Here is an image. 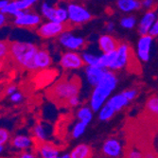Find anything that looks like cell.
Listing matches in <instances>:
<instances>
[{"instance_id": "obj_1", "label": "cell", "mask_w": 158, "mask_h": 158, "mask_svg": "<svg viewBox=\"0 0 158 158\" xmlns=\"http://www.w3.org/2000/svg\"><path fill=\"white\" fill-rule=\"evenodd\" d=\"M81 86V81L77 76L64 77L51 86L48 96L57 104H66L69 98L79 95Z\"/></svg>"}, {"instance_id": "obj_2", "label": "cell", "mask_w": 158, "mask_h": 158, "mask_svg": "<svg viewBox=\"0 0 158 158\" xmlns=\"http://www.w3.org/2000/svg\"><path fill=\"white\" fill-rule=\"evenodd\" d=\"M118 80L113 71L107 70L100 82L94 87L90 96L89 104L93 112H98L111 98V94L117 88Z\"/></svg>"}, {"instance_id": "obj_3", "label": "cell", "mask_w": 158, "mask_h": 158, "mask_svg": "<svg viewBox=\"0 0 158 158\" xmlns=\"http://www.w3.org/2000/svg\"><path fill=\"white\" fill-rule=\"evenodd\" d=\"M39 48L32 43L14 41L10 43V56L19 66L30 71H35L34 58Z\"/></svg>"}, {"instance_id": "obj_4", "label": "cell", "mask_w": 158, "mask_h": 158, "mask_svg": "<svg viewBox=\"0 0 158 158\" xmlns=\"http://www.w3.org/2000/svg\"><path fill=\"white\" fill-rule=\"evenodd\" d=\"M68 21L74 25H81L88 22L92 18L91 12L84 6L78 3H68L67 4Z\"/></svg>"}, {"instance_id": "obj_5", "label": "cell", "mask_w": 158, "mask_h": 158, "mask_svg": "<svg viewBox=\"0 0 158 158\" xmlns=\"http://www.w3.org/2000/svg\"><path fill=\"white\" fill-rule=\"evenodd\" d=\"M132 50L127 44H120L116 50V55L113 62V64L110 68V71L120 70L127 67L131 61Z\"/></svg>"}, {"instance_id": "obj_6", "label": "cell", "mask_w": 158, "mask_h": 158, "mask_svg": "<svg viewBox=\"0 0 158 158\" xmlns=\"http://www.w3.org/2000/svg\"><path fill=\"white\" fill-rule=\"evenodd\" d=\"M42 22L40 14L33 11H18L14 16V25L22 27H35Z\"/></svg>"}, {"instance_id": "obj_7", "label": "cell", "mask_w": 158, "mask_h": 158, "mask_svg": "<svg viewBox=\"0 0 158 158\" xmlns=\"http://www.w3.org/2000/svg\"><path fill=\"white\" fill-rule=\"evenodd\" d=\"M66 25L56 23V22H46L43 23L38 27L37 33L45 39L54 38L57 36H60L63 32L65 31Z\"/></svg>"}, {"instance_id": "obj_8", "label": "cell", "mask_w": 158, "mask_h": 158, "mask_svg": "<svg viewBox=\"0 0 158 158\" xmlns=\"http://www.w3.org/2000/svg\"><path fill=\"white\" fill-rule=\"evenodd\" d=\"M59 43L61 46L70 51L81 49L85 45V41L82 37L75 35L69 31H64L59 36Z\"/></svg>"}, {"instance_id": "obj_9", "label": "cell", "mask_w": 158, "mask_h": 158, "mask_svg": "<svg viewBox=\"0 0 158 158\" xmlns=\"http://www.w3.org/2000/svg\"><path fill=\"white\" fill-rule=\"evenodd\" d=\"M60 64L64 69L76 70L81 68L84 63L82 61L81 55L79 53L75 51H66L61 57Z\"/></svg>"}, {"instance_id": "obj_10", "label": "cell", "mask_w": 158, "mask_h": 158, "mask_svg": "<svg viewBox=\"0 0 158 158\" xmlns=\"http://www.w3.org/2000/svg\"><path fill=\"white\" fill-rule=\"evenodd\" d=\"M153 38L149 34L140 36L136 45V55L137 58L142 62H148L151 58V49L152 46Z\"/></svg>"}, {"instance_id": "obj_11", "label": "cell", "mask_w": 158, "mask_h": 158, "mask_svg": "<svg viewBox=\"0 0 158 158\" xmlns=\"http://www.w3.org/2000/svg\"><path fill=\"white\" fill-rule=\"evenodd\" d=\"M102 152L107 157L118 158L122 153V145L118 139L111 137L103 142Z\"/></svg>"}, {"instance_id": "obj_12", "label": "cell", "mask_w": 158, "mask_h": 158, "mask_svg": "<svg viewBox=\"0 0 158 158\" xmlns=\"http://www.w3.org/2000/svg\"><path fill=\"white\" fill-rule=\"evenodd\" d=\"M157 13L154 10H147L143 16L141 17L139 24H138V33L141 36L149 35L151 28L152 27L153 24L157 20Z\"/></svg>"}, {"instance_id": "obj_13", "label": "cell", "mask_w": 158, "mask_h": 158, "mask_svg": "<svg viewBox=\"0 0 158 158\" xmlns=\"http://www.w3.org/2000/svg\"><path fill=\"white\" fill-rule=\"evenodd\" d=\"M98 48L102 52V54L116 51L119 46L118 42L116 40V38L110 34L100 35L98 40Z\"/></svg>"}, {"instance_id": "obj_14", "label": "cell", "mask_w": 158, "mask_h": 158, "mask_svg": "<svg viewBox=\"0 0 158 158\" xmlns=\"http://www.w3.org/2000/svg\"><path fill=\"white\" fill-rule=\"evenodd\" d=\"M106 69L99 66H86L85 67V77L88 83L94 87L100 82L106 73Z\"/></svg>"}, {"instance_id": "obj_15", "label": "cell", "mask_w": 158, "mask_h": 158, "mask_svg": "<svg viewBox=\"0 0 158 158\" xmlns=\"http://www.w3.org/2000/svg\"><path fill=\"white\" fill-rule=\"evenodd\" d=\"M37 151L41 158H59L60 151L49 142H36Z\"/></svg>"}, {"instance_id": "obj_16", "label": "cell", "mask_w": 158, "mask_h": 158, "mask_svg": "<svg viewBox=\"0 0 158 158\" xmlns=\"http://www.w3.org/2000/svg\"><path fill=\"white\" fill-rule=\"evenodd\" d=\"M52 64V59L49 52L46 49H40L35 55L34 66L35 70H45L48 68Z\"/></svg>"}, {"instance_id": "obj_17", "label": "cell", "mask_w": 158, "mask_h": 158, "mask_svg": "<svg viewBox=\"0 0 158 158\" xmlns=\"http://www.w3.org/2000/svg\"><path fill=\"white\" fill-rule=\"evenodd\" d=\"M129 100L128 98L124 96V94L118 93L117 95H114L113 97H111L105 104H107L114 113H117L120 110H122L123 108H125L126 106H128L129 104Z\"/></svg>"}, {"instance_id": "obj_18", "label": "cell", "mask_w": 158, "mask_h": 158, "mask_svg": "<svg viewBox=\"0 0 158 158\" xmlns=\"http://www.w3.org/2000/svg\"><path fill=\"white\" fill-rule=\"evenodd\" d=\"M10 144L13 148H15L19 151H27L33 145V139L31 136L26 135H17L11 138Z\"/></svg>"}, {"instance_id": "obj_19", "label": "cell", "mask_w": 158, "mask_h": 158, "mask_svg": "<svg viewBox=\"0 0 158 158\" xmlns=\"http://www.w3.org/2000/svg\"><path fill=\"white\" fill-rule=\"evenodd\" d=\"M71 158H92V149L87 144H79L70 152Z\"/></svg>"}, {"instance_id": "obj_20", "label": "cell", "mask_w": 158, "mask_h": 158, "mask_svg": "<svg viewBox=\"0 0 158 158\" xmlns=\"http://www.w3.org/2000/svg\"><path fill=\"white\" fill-rule=\"evenodd\" d=\"M117 6L123 12H132L142 8L141 2L138 0H118Z\"/></svg>"}, {"instance_id": "obj_21", "label": "cell", "mask_w": 158, "mask_h": 158, "mask_svg": "<svg viewBox=\"0 0 158 158\" xmlns=\"http://www.w3.org/2000/svg\"><path fill=\"white\" fill-rule=\"evenodd\" d=\"M93 114L94 112L90 108V106H81L77 111V118L79 121H81L86 125H88L93 119Z\"/></svg>"}, {"instance_id": "obj_22", "label": "cell", "mask_w": 158, "mask_h": 158, "mask_svg": "<svg viewBox=\"0 0 158 158\" xmlns=\"http://www.w3.org/2000/svg\"><path fill=\"white\" fill-rule=\"evenodd\" d=\"M32 135L37 142H46V139L48 138V131L45 127L41 123H37L34 125L32 129Z\"/></svg>"}, {"instance_id": "obj_23", "label": "cell", "mask_w": 158, "mask_h": 158, "mask_svg": "<svg viewBox=\"0 0 158 158\" xmlns=\"http://www.w3.org/2000/svg\"><path fill=\"white\" fill-rule=\"evenodd\" d=\"M55 10H56V6H54L52 3H48V2L42 3V6H41L42 15L50 22H54Z\"/></svg>"}, {"instance_id": "obj_24", "label": "cell", "mask_w": 158, "mask_h": 158, "mask_svg": "<svg viewBox=\"0 0 158 158\" xmlns=\"http://www.w3.org/2000/svg\"><path fill=\"white\" fill-rule=\"evenodd\" d=\"M99 57L100 55H96L90 52H83L81 55L84 64L87 66H98L99 65Z\"/></svg>"}, {"instance_id": "obj_25", "label": "cell", "mask_w": 158, "mask_h": 158, "mask_svg": "<svg viewBox=\"0 0 158 158\" xmlns=\"http://www.w3.org/2000/svg\"><path fill=\"white\" fill-rule=\"evenodd\" d=\"M146 109L152 116L158 117V96H152L148 98Z\"/></svg>"}, {"instance_id": "obj_26", "label": "cell", "mask_w": 158, "mask_h": 158, "mask_svg": "<svg viewBox=\"0 0 158 158\" xmlns=\"http://www.w3.org/2000/svg\"><path fill=\"white\" fill-rule=\"evenodd\" d=\"M86 128H87V125L85 123L81 122V121H78L75 123L74 127L72 128V132H71V135H72V137L77 139L80 138L86 131Z\"/></svg>"}, {"instance_id": "obj_27", "label": "cell", "mask_w": 158, "mask_h": 158, "mask_svg": "<svg viewBox=\"0 0 158 158\" xmlns=\"http://www.w3.org/2000/svg\"><path fill=\"white\" fill-rule=\"evenodd\" d=\"M36 3L35 0H15L14 4L20 11H27Z\"/></svg>"}, {"instance_id": "obj_28", "label": "cell", "mask_w": 158, "mask_h": 158, "mask_svg": "<svg viewBox=\"0 0 158 158\" xmlns=\"http://www.w3.org/2000/svg\"><path fill=\"white\" fill-rule=\"evenodd\" d=\"M120 26L126 30H132L133 27H135V26L136 25V19L135 17L132 16V15H128L125 16L123 18L120 19Z\"/></svg>"}, {"instance_id": "obj_29", "label": "cell", "mask_w": 158, "mask_h": 158, "mask_svg": "<svg viewBox=\"0 0 158 158\" xmlns=\"http://www.w3.org/2000/svg\"><path fill=\"white\" fill-rule=\"evenodd\" d=\"M10 43L0 40V60L4 59L8 55H10Z\"/></svg>"}, {"instance_id": "obj_30", "label": "cell", "mask_w": 158, "mask_h": 158, "mask_svg": "<svg viewBox=\"0 0 158 158\" xmlns=\"http://www.w3.org/2000/svg\"><path fill=\"white\" fill-rule=\"evenodd\" d=\"M20 11L18 10V9L16 8L15 4H14V1H10V3L3 9L0 10V12L3 13V14H10V15H13V16H15V14Z\"/></svg>"}, {"instance_id": "obj_31", "label": "cell", "mask_w": 158, "mask_h": 158, "mask_svg": "<svg viewBox=\"0 0 158 158\" xmlns=\"http://www.w3.org/2000/svg\"><path fill=\"white\" fill-rule=\"evenodd\" d=\"M10 139V134L5 128H0V146H4Z\"/></svg>"}, {"instance_id": "obj_32", "label": "cell", "mask_w": 158, "mask_h": 158, "mask_svg": "<svg viewBox=\"0 0 158 158\" xmlns=\"http://www.w3.org/2000/svg\"><path fill=\"white\" fill-rule=\"evenodd\" d=\"M124 94V96L128 98L129 102H132V100H134L137 95H138V92L136 89H129V90H125L122 92Z\"/></svg>"}, {"instance_id": "obj_33", "label": "cell", "mask_w": 158, "mask_h": 158, "mask_svg": "<svg viewBox=\"0 0 158 158\" xmlns=\"http://www.w3.org/2000/svg\"><path fill=\"white\" fill-rule=\"evenodd\" d=\"M127 158H143V154L137 149H131L127 152Z\"/></svg>"}, {"instance_id": "obj_34", "label": "cell", "mask_w": 158, "mask_h": 158, "mask_svg": "<svg viewBox=\"0 0 158 158\" xmlns=\"http://www.w3.org/2000/svg\"><path fill=\"white\" fill-rule=\"evenodd\" d=\"M81 103V99H80V97L79 96H75V97H72L71 98H69L66 102V105L69 106V107H77L79 106Z\"/></svg>"}, {"instance_id": "obj_35", "label": "cell", "mask_w": 158, "mask_h": 158, "mask_svg": "<svg viewBox=\"0 0 158 158\" xmlns=\"http://www.w3.org/2000/svg\"><path fill=\"white\" fill-rule=\"evenodd\" d=\"M154 4L155 2L152 0H143V1H141V6L147 10H152L154 7Z\"/></svg>"}, {"instance_id": "obj_36", "label": "cell", "mask_w": 158, "mask_h": 158, "mask_svg": "<svg viewBox=\"0 0 158 158\" xmlns=\"http://www.w3.org/2000/svg\"><path fill=\"white\" fill-rule=\"evenodd\" d=\"M18 158H37V156L33 152L25 151V152H22L18 155Z\"/></svg>"}, {"instance_id": "obj_37", "label": "cell", "mask_w": 158, "mask_h": 158, "mask_svg": "<svg viewBox=\"0 0 158 158\" xmlns=\"http://www.w3.org/2000/svg\"><path fill=\"white\" fill-rule=\"evenodd\" d=\"M22 99H23V95L19 92H15L13 95L10 96V100L12 102L17 103V102H20Z\"/></svg>"}, {"instance_id": "obj_38", "label": "cell", "mask_w": 158, "mask_h": 158, "mask_svg": "<svg viewBox=\"0 0 158 158\" xmlns=\"http://www.w3.org/2000/svg\"><path fill=\"white\" fill-rule=\"evenodd\" d=\"M150 35L154 38V37H158V18L155 21V23L153 24L152 27L151 28V31H150Z\"/></svg>"}, {"instance_id": "obj_39", "label": "cell", "mask_w": 158, "mask_h": 158, "mask_svg": "<svg viewBox=\"0 0 158 158\" xmlns=\"http://www.w3.org/2000/svg\"><path fill=\"white\" fill-rule=\"evenodd\" d=\"M15 92H17V87H16L15 85H10V86H9V87L7 88V94L10 95V96L13 95Z\"/></svg>"}, {"instance_id": "obj_40", "label": "cell", "mask_w": 158, "mask_h": 158, "mask_svg": "<svg viewBox=\"0 0 158 158\" xmlns=\"http://www.w3.org/2000/svg\"><path fill=\"white\" fill-rule=\"evenodd\" d=\"M6 22H7V17H6V15H5V14H3V13L0 12V27H3V26L6 24Z\"/></svg>"}, {"instance_id": "obj_41", "label": "cell", "mask_w": 158, "mask_h": 158, "mask_svg": "<svg viewBox=\"0 0 158 158\" xmlns=\"http://www.w3.org/2000/svg\"><path fill=\"white\" fill-rule=\"evenodd\" d=\"M105 27H106V30L108 31H113L114 30V23H113V22H107L106 25H105Z\"/></svg>"}, {"instance_id": "obj_42", "label": "cell", "mask_w": 158, "mask_h": 158, "mask_svg": "<svg viewBox=\"0 0 158 158\" xmlns=\"http://www.w3.org/2000/svg\"><path fill=\"white\" fill-rule=\"evenodd\" d=\"M9 3L10 1H7V0H0V10H3Z\"/></svg>"}, {"instance_id": "obj_43", "label": "cell", "mask_w": 158, "mask_h": 158, "mask_svg": "<svg viewBox=\"0 0 158 158\" xmlns=\"http://www.w3.org/2000/svg\"><path fill=\"white\" fill-rule=\"evenodd\" d=\"M143 158H156V157L152 152H145L144 154H143Z\"/></svg>"}, {"instance_id": "obj_44", "label": "cell", "mask_w": 158, "mask_h": 158, "mask_svg": "<svg viewBox=\"0 0 158 158\" xmlns=\"http://www.w3.org/2000/svg\"><path fill=\"white\" fill-rule=\"evenodd\" d=\"M60 158H71V157H70V154L69 153H64L62 156H60Z\"/></svg>"}, {"instance_id": "obj_45", "label": "cell", "mask_w": 158, "mask_h": 158, "mask_svg": "<svg viewBox=\"0 0 158 158\" xmlns=\"http://www.w3.org/2000/svg\"><path fill=\"white\" fill-rule=\"evenodd\" d=\"M3 150H4V147H3V146H0V154H1V153H2Z\"/></svg>"}, {"instance_id": "obj_46", "label": "cell", "mask_w": 158, "mask_h": 158, "mask_svg": "<svg viewBox=\"0 0 158 158\" xmlns=\"http://www.w3.org/2000/svg\"><path fill=\"white\" fill-rule=\"evenodd\" d=\"M1 66H2V64H1V63H0V68H1Z\"/></svg>"}, {"instance_id": "obj_47", "label": "cell", "mask_w": 158, "mask_h": 158, "mask_svg": "<svg viewBox=\"0 0 158 158\" xmlns=\"http://www.w3.org/2000/svg\"><path fill=\"white\" fill-rule=\"evenodd\" d=\"M59 158H60V157H59Z\"/></svg>"}]
</instances>
